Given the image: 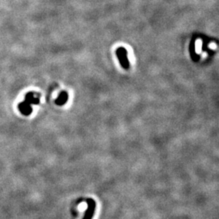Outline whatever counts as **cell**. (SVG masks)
<instances>
[{"label":"cell","mask_w":219,"mask_h":219,"mask_svg":"<svg viewBox=\"0 0 219 219\" xmlns=\"http://www.w3.org/2000/svg\"><path fill=\"white\" fill-rule=\"evenodd\" d=\"M38 102H39V99H38V98H36V97H33V93H30V94H28L27 96L26 101L20 104V111H21L23 114H24V115H29V114L32 113L31 104L36 105Z\"/></svg>","instance_id":"cell-1"},{"label":"cell","mask_w":219,"mask_h":219,"mask_svg":"<svg viewBox=\"0 0 219 219\" xmlns=\"http://www.w3.org/2000/svg\"><path fill=\"white\" fill-rule=\"evenodd\" d=\"M67 99H68V95H67V93L66 92H62L55 102L58 106H63V105H64L67 102Z\"/></svg>","instance_id":"cell-3"},{"label":"cell","mask_w":219,"mask_h":219,"mask_svg":"<svg viewBox=\"0 0 219 219\" xmlns=\"http://www.w3.org/2000/svg\"><path fill=\"white\" fill-rule=\"evenodd\" d=\"M86 203L88 204V207L83 219H92L96 210V202L93 199L88 198L86 200Z\"/></svg>","instance_id":"cell-2"}]
</instances>
